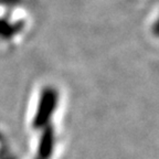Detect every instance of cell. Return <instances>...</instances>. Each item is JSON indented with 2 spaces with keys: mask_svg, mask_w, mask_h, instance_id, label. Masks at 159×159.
Listing matches in <instances>:
<instances>
[{
  "mask_svg": "<svg viewBox=\"0 0 159 159\" xmlns=\"http://www.w3.org/2000/svg\"><path fill=\"white\" fill-rule=\"evenodd\" d=\"M59 102V93L52 86H47L42 89L35 115L33 117L32 126L35 129L44 128L50 125V120L54 114Z\"/></svg>",
  "mask_w": 159,
  "mask_h": 159,
  "instance_id": "6da1fadb",
  "label": "cell"
},
{
  "mask_svg": "<svg viewBox=\"0 0 159 159\" xmlns=\"http://www.w3.org/2000/svg\"><path fill=\"white\" fill-rule=\"evenodd\" d=\"M54 149V129L51 125L43 128L38 145V154L35 159H50Z\"/></svg>",
  "mask_w": 159,
  "mask_h": 159,
  "instance_id": "7a4b0ae2",
  "label": "cell"
},
{
  "mask_svg": "<svg viewBox=\"0 0 159 159\" xmlns=\"http://www.w3.org/2000/svg\"><path fill=\"white\" fill-rule=\"evenodd\" d=\"M15 31V27H11L10 23L8 25L6 21L0 20V35H2V37H11V34H13Z\"/></svg>",
  "mask_w": 159,
  "mask_h": 159,
  "instance_id": "3957f363",
  "label": "cell"
},
{
  "mask_svg": "<svg viewBox=\"0 0 159 159\" xmlns=\"http://www.w3.org/2000/svg\"><path fill=\"white\" fill-rule=\"evenodd\" d=\"M154 32H155V34L159 35V19L157 20V22L155 23V25H154Z\"/></svg>",
  "mask_w": 159,
  "mask_h": 159,
  "instance_id": "277c9868",
  "label": "cell"
},
{
  "mask_svg": "<svg viewBox=\"0 0 159 159\" xmlns=\"http://www.w3.org/2000/svg\"><path fill=\"white\" fill-rule=\"evenodd\" d=\"M6 159H9V158H6Z\"/></svg>",
  "mask_w": 159,
  "mask_h": 159,
  "instance_id": "5b68a950",
  "label": "cell"
}]
</instances>
